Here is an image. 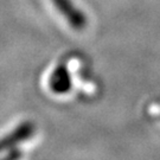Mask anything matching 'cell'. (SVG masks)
Listing matches in <instances>:
<instances>
[{"label": "cell", "instance_id": "4", "mask_svg": "<svg viewBox=\"0 0 160 160\" xmlns=\"http://www.w3.org/2000/svg\"><path fill=\"white\" fill-rule=\"evenodd\" d=\"M22 157H23V153H22L20 149L13 148V149H10V152L5 157H2L0 160H20Z\"/></svg>", "mask_w": 160, "mask_h": 160}, {"label": "cell", "instance_id": "2", "mask_svg": "<svg viewBox=\"0 0 160 160\" xmlns=\"http://www.w3.org/2000/svg\"><path fill=\"white\" fill-rule=\"evenodd\" d=\"M51 2L74 30L80 31L87 26L86 14L76 7L71 0H51Z\"/></svg>", "mask_w": 160, "mask_h": 160}, {"label": "cell", "instance_id": "3", "mask_svg": "<svg viewBox=\"0 0 160 160\" xmlns=\"http://www.w3.org/2000/svg\"><path fill=\"white\" fill-rule=\"evenodd\" d=\"M49 87L52 92L58 95H63L71 89V77L68 69L64 64H59L57 68L52 71L49 78Z\"/></svg>", "mask_w": 160, "mask_h": 160}, {"label": "cell", "instance_id": "1", "mask_svg": "<svg viewBox=\"0 0 160 160\" xmlns=\"http://www.w3.org/2000/svg\"><path fill=\"white\" fill-rule=\"evenodd\" d=\"M36 132V126L31 121H25L16 127L13 131L0 139V153L4 151L16 148L19 143L28 141L30 138L33 137Z\"/></svg>", "mask_w": 160, "mask_h": 160}]
</instances>
